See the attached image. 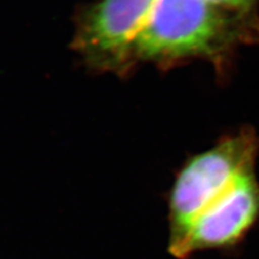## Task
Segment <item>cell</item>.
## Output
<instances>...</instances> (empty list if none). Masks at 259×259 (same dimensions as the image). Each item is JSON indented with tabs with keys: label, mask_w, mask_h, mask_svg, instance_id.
I'll use <instances>...</instances> for the list:
<instances>
[{
	"label": "cell",
	"mask_w": 259,
	"mask_h": 259,
	"mask_svg": "<svg viewBox=\"0 0 259 259\" xmlns=\"http://www.w3.org/2000/svg\"><path fill=\"white\" fill-rule=\"evenodd\" d=\"M259 44V13L226 9L206 0H153L134 44L136 64L162 68L199 59L223 70L233 53Z\"/></svg>",
	"instance_id": "1"
},
{
	"label": "cell",
	"mask_w": 259,
	"mask_h": 259,
	"mask_svg": "<svg viewBox=\"0 0 259 259\" xmlns=\"http://www.w3.org/2000/svg\"><path fill=\"white\" fill-rule=\"evenodd\" d=\"M206 2L226 8V9L240 12L258 13L259 0H206Z\"/></svg>",
	"instance_id": "5"
},
{
	"label": "cell",
	"mask_w": 259,
	"mask_h": 259,
	"mask_svg": "<svg viewBox=\"0 0 259 259\" xmlns=\"http://www.w3.org/2000/svg\"><path fill=\"white\" fill-rule=\"evenodd\" d=\"M259 139L246 127L191 157L175 176L167 197V250L180 244L194 220L242 176L255 171Z\"/></svg>",
	"instance_id": "2"
},
{
	"label": "cell",
	"mask_w": 259,
	"mask_h": 259,
	"mask_svg": "<svg viewBox=\"0 0 259 259\" xmlns=\"http://www.w3.org/2000/svg\"><path fill=\"white\" fill-rule=\"evenodd\" d=\"M153 0H99L81 10L72 41L89 68L125 77L137 64L134 44Z\"/></svg>",
	"instance_id": "3"
},
{
	"label": "cell",
	"mask_w": 259,
	"mask_h": 259,
	"mask_svg": "<svg viewBox=\"0 0 259 259\" xmlns=\"http://www.w3.org/2000/svg\"><path fill=\"white\" fill-rule=\"evenodd\" d=\"M258 222L259 182L252 171L202 212L180 244L168 253L176 259H188L205 250L232 249L241 244Z\"/></svg>",
	"instance_id": "4"
}]
</instances>
